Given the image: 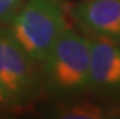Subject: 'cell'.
I'll return each mask as SVG.
<instances>
[{
	"instance_id": "cell-3",
	"label": "cell",
	"mask_w": 120,
	"mask_h": 119,
	"mask_svg": "<svg viewBox=\"0 0 120 119\" xmlns=\"http://www.w3.org/2000/svg\"><path fill=\"white\" fill-rule=\"evenodd\" d=\"M9 29L0 27V85L12 108L28 106L38 95L41 75Z\"/></svg>"
},
{
	"instance_id": "cell-5",
	"label": "cell",
	"mask_w": 120,
	"mask_h": 119,
	"mask_svg": "<svg viewBox=\"0 0 120 119\" xmlns=\"http://www.w3.org/2000/svg\"><path fill=\"white\" fill-rule=\"evenodd\" d=\"M72 16L96 37L120 44V0H81L72 8Z\"/></svg>"
},
{
	"instance_id": "cell-1",
	"label": "cell",
	"mask_w": 120,
	"mask_h": 119,
	"mask_svg": "<svg viewBox=\"0 0 120 119\" xmlns=\"http://www.w3.org/2000/svg\"><path fill=\"white\" fill-rule=\"evenodd\" d=\"M41 63V83L49 94L68 99L90 89V39L73 28H64Z\"/></svg>"
},
{
	"instance_id": "cell-8",
	"label": "cell",
	"mask_w": 120,
	"mask_h": 119,
	"mask_svg": "<svg viewBox=\"0 0 120 119\" xmlns=\"http://www.w3.org/2000/svg\"><path fill=\"white\" fill-rule=\"evenodd\" d=\"M10 109H12V106L10 101L8 100V97H6V94L4 92L1 85H0V113H4V112Z\"/></svg>"
},
{
	"instance_id": "cell-7",
	"label": "cell",
	"mask_w": 120,
	"mask_h": 119,
	"mask_svg": "<svg viewBox=\"0 0 120 119\" xmlns=\"http://www.w3.org/2000/svg\"><path fill=\"white\" fill-rule=\"evenodd\" d=\"M23 0H0V24L9 23L21 9Z\"/></svg>"
},
{
	"instance_id": "cell-2",
	"label": "cell",
	"mask_w": 120,
	"mask_h": 119,
	"mask_svg": "<svg viewBox=\"0 0 120 119\" xmlns=\"http://www.w3.org/2000/svg\"><path fill=\"white\" fill-rule=\"evenodd\" d=\"M9 23L12 37L38 63L47 57L68 26L56 0H27Z\"/></svg>"
},
{
	"instance_id": "cell-6",
	"label": "cell",
	"mask_w": 120,
	"mask_h": 119,
	"mask_svg": "<svg viewBox=\"0 0 120 119\" xmlns=\"http://www.w3.org/2000/svg\"><path fill=\"white\" fill-rule=\"evenodd\" d=\"M53 117L62 119H103L108 117V113L96 103L82 101L57 109Z\"/></svg>"
},
{
	"instance_id": "cell-4",
	"label": "cell",
	"mask_w": 120,
	"mask_h": 119,
	"mask_svg": "<svg viewBox=\"0 0 120 119\" xmlns=\"http://www.w3.org/2000/svg\"><path fill=\"white\" fill-rule=\"evenodd\" d=\"M90 89L120 94V44L97 37L90 40Z\"/></svg>"
}]
</instances>
